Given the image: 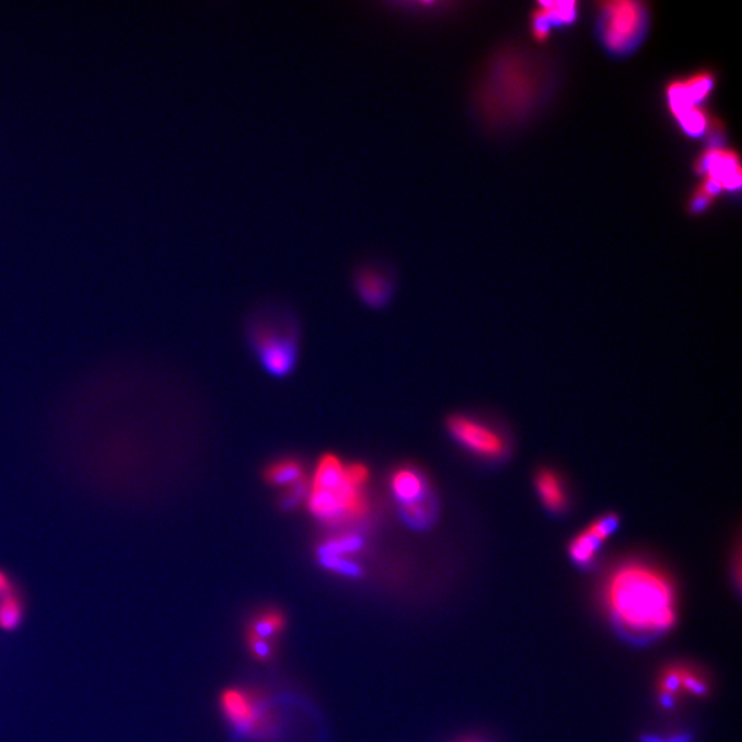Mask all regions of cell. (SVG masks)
Here are the masks:
<instances>
[{
    "label": "cell",
    "instance_id": "52a82bcc",
    "mask_svg": "<svg viewBox=\"0 0 742 742\" xmlns=\"http://www.w3.org/2000/svg\"><path fill=\"white\" fill-rule=\"evenodd\" d=\"M352 288L358 299L369 309L381 310L390 305L397 289V271L383 257L360 262L352 273Z\"/></svg>",
    "mask_w": 742,
    "mask_h": 742
},
{
    "label": "cell",
    "instance_id": "6da1fadb",
    "mask_svg": "<svg viewBox=\"0 0 742 742\" xmlns=\"http://www.w3.org/2000/svg\"><path fill=\"white\" fill-rule=\"evenodd\" d=\"M604 601L612 621L634 638L658 637L675 625L674 583L650 564L618 566L606 580Z\"/></svg>",
    "mask_w": 742,
    "mask_h": 742
},
{
    "label": "cell",
    "instance_id": "44dd1931",
    "mask_svg": "<svg viewBox=\"0 0 742 742\" xmlns=\"http://www.w3.org/2000/svg\"><path fill=\"white\" fill-rule=\"evenodd\" d=\"M552 21L553 28H563L577 23L579 18L578 2H540Z\"/></svg>",
    "mask_w": 742,
    "mask_h": 742
},
{
    "label": "cell",
    "instance_id": "5b68a950",
    "mask_svg": "<svg viewBox=\"0 0 742 742\" xmlns=\"http://www.w3.org/2000/svg\"><path fill=\"white\" fill-rule=\"evenodd\" d=\"M647 4L631 0H611L599 4V34L612 56H630L642 45L649 31Z\"/></svg>",
    "mask_w": 742,
    "mask_h": 742
},
{
    "label": "cell",
    "instance_id": "484cf974",
    "mask_svg": "<svg viewBox=\"0 0 742 742\" xmlns=\"http://www.w3.org/2000/svg\"><path fill=\"white\" fill-rule=\"evenodd\" d=\"M13 584L10 582L7 572L0 571V596L12 593Z\"/></svg>",
    "mask_w": 742,
    "mask_h": 742
},
{
    "label": "cell",
    "instance_id": "ba28073f",
    "mask_svg": "<svg viewBox=\"0 0 742 742\" xmlns=\"http://www.w3.org/2000/svg\"><path fill=\"white\" fill-rule=\"evenodd\" d=\"M448 428L456 443L480 459L499 460L507 454L508 444L502 434L476 418L451 417Z\"/></svg>",
    "mask_w": 742,
    "mask_h": 742
},
{
    "label": "cell",
    "instance_id": "30bf717a",
    "mask_svg": "<svg viewBox=\"0 0 742 742\" xmlns=\"http://www.w3.org/2000/svg\"><path fill=\"white\" fill-rule=\"evenodd\" d=\"M698 176L711 177L723 186L724 192L741 190L742 170L739 153L730 148L706 149L697 155L693 163Z\"/></svg>",
    "mask_w": 742,
    "mask_h": 742
},
{
    "label": "cell",
    "instance_id": "3957f363",
    "mask_svg": "<svg viewBox=\"0 0 742 742\" xmlns=\"http://www.w3.org/2000/svg\"><path fill=\"white\" fill-rule=\"evenodd\" d=\"M369 476L363 464H344L333 454L322 456L306 494V508L329 529H347L360 523L369 514V499L364 492Z\"/></svg>",
    "mask_w": 742,
    "mask_h": 742
},
{
    "label": "cell",
    "instance_id": "277c9868",
    "mask_svg": "<svg viewBox=\"0 0 742 742\" xmlns=\"http://www.w3.org/2000/svg\"><path fill=\"white\" fill-rule=\"evenodd\" d=\"M295 318L281 304L260 306L251 318V340L268 373L287 375L295 363Z\"/></svg>",
    "mask_w": 742,
    "mask_h": 742
},
{
    "label": "cell",
    "instance_id": "7402d4cb",
    "mask_svg": "<svg viewBox=\"0 0 742 742\" xmlns=\"http://www.w3.org/2000/svg\"><path fill=\"white\" fill-rule=\"evenodd\" d=\"M553 30L552 21L540 4L531 13V34L537 43H543L550 37Z\"/></svg>",
    "mask_w": 742,
    "mask_h": 742
},
{
    "label": "cell",
    "instance_id": "9a60e30c",
    "mask_svg": "<svg viewBox=\"0 0 742 742\" xmlns=\"http://www.w3.org/2000/svg\"><path fill=\"white\" fill-rule=\"evenodd\" d=\"M536 492L541 501L553 512H560L566 509L567 491L564 483L557 473L552 471H542L535 478Z\"/></svg>",
    "mask_w": 742,
    "mask_h": 742
},
{
    "label": "cell",
    "instance_id": "ac0fdd59",
    "mask_svg": "<svg viewBox=\"0 0 742 742\" xmlns=\"http://www.w3.org/2000/svg\"><path fill=\"white\" fill-rule=\"evenodd\" d=\"M711 117V113L700 106L682 113L675 120L686 137L700 139L706 137Z\"/></svg>",
    "mask_w": 742,
    "mask_h": 742
},
{
    "label": "cell",
    "instance_id": "7a4b0ae2",
    "mask_svg": "<svg viewBox=\"0 0 742 742\" xmlns=\"http://www.w3.org/2000/svg\"><path fill=\"white\" fill-rule=\"evenodd\" d=\"M530 54L505 50L488 61L477 89V109L487 124H512L531 115L541 94L515 88L542 85L543 68Z\"/></svg>",
    "mask_w": 742,
    "mask_h": 742
},
{
    "label": "cell",
    "instance_id": "4316f807",
    "mask_svg": "<svg viewBox=\"0 0 742 742\" xmlns=\"http://www.w3.org/2000/svg\"><path fill=\"white\" fill-rule=\"evenodd\" d=\"M652 742H686L685 737H672V739L664 740V739H652Z\"/></svg>",
    "mask_w": 742,
    "mask_h": 742
},
{
    "label": "cell",
    "instance_id": "7c38bea8",
    "mask_svg": "<svg viewBox=\"0 0 742 742\" xmlns=\"http://www.w3.org/2000/svg\"><path fill=\"white\" fill-rule=\"evenodd\" d=\"M362 536L353 531L338 532V534L327 537L318 547L320 560L332 571L344 575H358V564L353 561V556L362 550Z\"/></svg>",
    "mask_w": 742,
    "mask_h": 742
},
{
    "label": "cell",
    "instance_id": "9c48e42d",
    "mask_svg": "<svg viewBox=\"0 0 742 742\" xmlns=\"http://www.w3.org/2000/svg\"><path fill=\"white\" fill-rule=\"evenodd\" d=\"M717 85V77L712 71H698L685 79L672 80L665 88L666 106L672 117L676 118L693 107L703 106Z\"/></svg>",
    "mask_w": 742,
    "mask_h": 742
},
{
    "label": "cell",
    "instance_id": "8992f818",
    "mask_svg": "<svg viewBox=\"0 0 742 742\" xmlns=\"http://www.w3.org/2000/svg\"><path fill=\"white\" fill-rule=\"evenodd\" d=\"M219 708L225 722L239 734L260 739L276 728L270 704L251 687H225L219 696Z\"/></svg>",
    "mask_w": 742,
    "mask_h": 742
},
{
    "label": "cell",
    "instance_id": "d6986e66",
    "mask_svg": "<svg viewBox=\"0 0 742 742\" xmlns=\"http://www.w3.org/2000/svg\"><path fill=\"white\" fill-rule=\"evenodd\" d=\"M402 518L413 529H428L437 518V503L433 497L402 507Z\"/></svg>",
    "mask_w": 742,
    "mask_h": 742
},
{
    "label": "cell",
    "instance_id": "cb8c5ba5",
    "mask_svg": "<svg viewBox=\"0 0 742 742\" xmlns=\"http://www.w3.org/2000/svg\"><path fill=\"white\" fill-rule=\"evenodd\" d=\"M715 200L704 195L702 190L696 189L692 193L689 200H687V213L692 217H702V215L712 208Z\"/></svg>",
    "mask_w": 742,
    "mask_h": 742
},
{
    "label": "cell",
    "instance_id": "603a6c76",
    "mask_svg": "<svg viewBox=\"0 0 742 742\" xmlns=\"http://www.w3.org/2000/svg\"><path fill=\"white\" fill-rule=\"evenodd\" d=\"M618 525V519L615 514H605L602 515L599 520H595L593 524L589 526V531L594 536L604 543L607 537H610L613 532L616 531Z\"/></svg>",
    "mask_w": 742,
    "mask_h": 742
},
{
    "label": "cell",
    "instance_id": "d4e9b609",
    "mask_svg": "<svg viewBox=\"0 0 742 742\" xmlns=\"http://www.w3.org/2000/svg\"><path fill=\"white\" fill-rule=\"evenodd\" d=\"M698 190H702L704 195H707L712 200L717 201V198L723 195V186L720 185L718 181L711 179V177H704L700 183V186H697Z\"/></svg>",
    "mask_w": 742,
    "mask_h": 742
},
{
    "label": "cell",
    "instance_id": "e0dca14e",
    "mask_svg": "<svg viewBox=\"0 0 742 742\" xmlns=\"http://www.w3.org/2000/svg\"><path fill=\"white\" fill-rule=\"evenodd\" d=\"M602 542L589 530L580 532L569 545V556L580 567H589L594 563Z\"/></svg>",
    "mask_w": 742,
    "mask_h": 742
},
{
    "label": "cell",
    "instance_id": "4fadbf2b",
    "mask_svg": "<svg viewBox=\"0 0 742 742\" xmlns=\"http://www.w3.org/2000/svg\"><path fill=\"white\" fill-rule=\"evenodd\" d=\"M661 702L669 707L681 695L703 696L708 691L706 677L700 672L685 665H675L665 670L660 677Z\"/></svg>",
    "mask_w": 742,
    "mask_h": 742
},
{
    "label": "cell",
    "instance_id": "5bb4252c",
    "mask_svg": "<svg viewBox=\"0 0 742 742\" xmlns=\"http://www.w3.org/2000/svg\"><path fill=\"white\" fill-rule=\"evenodd\" d=\"M391 491L401 508L433 497L427 477L413 466H402L392 473Z\"/></svg>",
    "mask_w": 742,
    "mask_h": 742
},
{
    "label": "cell",
    "instance_id": "8fae6325",
    "mask_svg": "<svg viewBox=\"0 0 742 742\" xmlns=\"http://www.w3.org/2000/svg\"><path fill=\"white\" fill-rule=\"evenodd\" d=\"M287 628V617L278 607H265L247 623L246 648L257 661L271 659L274 641L282 636Z\"/></svg>",
    "mask_w": 742,
    "mask_h": 742
},
{
    "label": "cell",
    "instance_id": "83f0119b",
    "mask_svg": "<svg viewBox=\"0 0 742 742\" xmlns=\"http://www.w3.org/2000/svg\"><path fill=\"white\" fill-rule=\"evenodd\" d=\"M465 742H478V741H465Z\"/></svg>",
    "mask_w": 742,
    "mask_h": 742
},
{
    "label": "cell",
    "instance_id": "ffe728a7",
    "mask_svg": "<svg viewBox=\"0 0 742 742\" xmlns=\"http://www.w3.org/2000/svg\"><path fill=\"white\" fill-rule=\"evenodd\" d=\"M23 617V602L14 590L12 593L0 596V628L7 631L15 630Z\"/></svg>",
    "mask_w": 742,
    "mask_h": 742
},
{
    "label": "cell",
    "instance_id": "2e32d148",
    "mask_svg": "<svg viewBox=\"0 0 742 742\" xmlns=\"http://www.w3.org/2000/svg\"><path fill=\"white\" fill-rule=\"evenodd\" d=\"M266 482L277 487H293L295 484L306 480L304 466L294 459H282L267 466L265 471Z\"/></svg>",
    "mask_w": 742,
    "mask_h": 742
}]
</instances>
